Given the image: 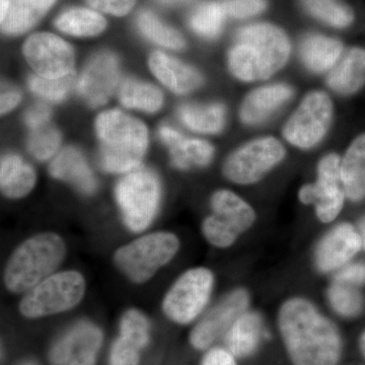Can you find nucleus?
Segmentation results:
<instances>
[{
    "label": "nucleus",
    "instance_id": "e433bc0d",
    "mask_svg": "<svg viewBox=\"0 0 365 365\" xmlns=\"http://www.w3.org/2000/svg\"><path fill=\"white\" fill-rule=\"evenodd\" d=\"M61 141L60 133L51 125L46 124L31 130L28 150L36 160H46L58 150Z\"/></svg>",
    "mask_w": 365,
    "mask_h": 365
},
{
    "label": "nucleus",
    "instance_id": "f3484780",
    "mask_svg": "<svg viewBox=\"0 0 365 365\" xmlns=\"http://www.w3.org/2000/svg\"><path fill=\"white\" fill-rule=\"evenodd\" d=\"M119 79L118 60L111 53H101L91 60L78 83L81 97L91 107L104 105L114 93Z\"/></svg>",
    "mask_w": 365,
    "mask_h": 365
},
{
    "label": "nucleus",
    "instance_id": "7ed1b4c3",
    "mask_svg": "<svg viewBox=\"0 0 365 365\" xmlns=\"http://www.w3.org/2000/svg\"><path fill=\"white\" fill-rule=\"evenodd\" d=\"M100 140L98 162L105 172L126 174L138 169L148 146L145 125L118 110L102 113L96 121Z\"/></svg>",
    "mask_w": 365,
    "mask_h": 365
},
{
    "label": "nucleus",
    "instance_id": "1a4fd4ad",
    "mask_svg": "<svg viewBox=\"0 0 365 365\" xmlns=\"http://www.w3.org/2000/svg\"><path fill=\"white\" fill-rule=\"evenodd\" d=\"M116 200L124 225L132 232H143L157 216L160 184L157 175L148 169L127 173L118 182Z\"/></svg>",
    "mask_w": 365,
    "mask_h": 365
},
{
    "label": "nucleus",
    "instance_id": "a211bd4d",
    "mask_svg": "<svg viewBox=\"0 0 365 365\" xmlns=\"http://www.w3.org/2000/svg\"><path fill=\"white\" fill-rule=\"evenodd\" d=\"M160 137L169 148L172 165L178 170L204 168L212 160L215 148L207 141L186 138L168 126L160 129Z\"/></svg>",
    "mask_w": 365,
    "mask_h": 365
},
{
    "label": "nucleus",
    "instance_id": "b1692460",
    "mask_svg": "<svg viewBox=\"0 0 365 365\" xmlns=\"http://www.w3.org/2000/svg\"><path fill=\"white\" fill-rule=\"evenodd\" d=\"M343 50L340 41L319 34H309L300 43L299 54L307 69L322 73L337 64Z\"/></svg>",
    "mask_w": 365,
    "mask_h": 365
},
{
    "label": "nucleus",
    "instance_id": "9d476101",
    "mask_svg": "<svg viewBox=\"0 0 365 365\" xmlns=\"http://www.w3.org/2000/svg\"><path fill=\"white\" fill-rule=\"evenodd\" d=\"M287 150L278 139L263 137L237 148L223 165L228 181L237 185H253L261 181L284 160Z\"/></svg>",
    "mask_w": 365,
    "mask_h": 365
},
{
    "label": "nucleus",
    "instance_id": "2eb2a0df",
    "mask_svg": "<svg viewBox=\"0 0 365 365\" xmlns=\"http://www.w3.org/2000/svg\"><path fill=\"white\" fill-rule=\"evenodd\" d=\"M24 54L34 71L43 78H62L73 69L74 53L71 45L52 34H36L29 38Z\"/></svg>",
    "mask_w": 365,
    "mask_h": 365
},
{
    "label": "nucleus",
    "instance_id": "bb28decb",
    "mask_svg": "<svg viewBox=\"0 0 365 365\" xmlns=\"http://www.w3.org/2000/svg\"><path fill=\"white\" fill-rule=\"evenodd\" d=\"M56 0H11L2 31L9 35H20L39 21Z\"/></svg>",
    "mask_w": 365,
    "mask_h": 365
},
{
    "label": "nucleus",
    "instance_id": "39448f33",
    "mask_svg": "<svg viewBox=\"0 0 365 365\" xmlns=\"http://www.w3.org/2000/svg\"><path fill=\"white\" fill-rule=\"evenodd\" d=\"M181 249L176 234L168 230L150 232L118 248L113 262L127 279L135 284L148 282L173 261Z\"/></svg>",
    "mask_w": 365,
    "mask_h": 365
},
{
    "label": "nucleus",
    "instance_id": "8fccbe9b",
    "mask_svg": "<svg viewBox=\"0 0 365 365\" xmlns=\"http://www.w3.org/2000/svg\"><path fill=\"white\" fill-rule=\"evenodd\" d=\"M25 365H33V364H25Z\"/></svg>",
    "mask_w": 365,
    "mask_h": 365
},
{
    "label": "nucleus",
    "instance_id": "20e7f679",
    "mask_svg": "<svg viewBox=\"0 0 365 365\" xmlns=\"http://www.w3.org/2000/svg\"><path fill=\"white\" fill-rule=\"evenodd\" d=\"M66 254V242L56 232H43L28 237L7 259L4 287L11 294H25L58 271Z\"/></svg>",
    "mask_w": 365,
    "mask_h": 365
},
{
    "label": "nucleus",
    "instance_id": "f03ea898",
    "mask_svg": "<svg viewBox=\"0 0 365 365\" xmlns=\"http://www.w3.org/2000/svg\"><path fill=\"white\" fill-rule=\"evenodd\" d=\"M292 46L287 34L271 24L244 26L235 36L228 53V67L232 76L246 83L271 78L284 67Z\"/></svg>",
    "mask_w": 365,
    "mask_h": 365
},
{
    "label": "nucleus",
    "instance_id": "423d86ee",
    "mask_svg": "<svg viewBox=\"0 0 365 365\" xmlns=\"http://www.w3.org/2000/svg\"><path fill=\"white\" fill-rule=\"evenodd\" d=\"M85 276L76 270L56 271L23 294L19 311L36 319L71 311L85 297Z\"/></svg>",
    "mask_w": 365,
    "mask_h": 365
},
{
    "label": "nucleus",
    "instance_id": "de8ad7c7",
    "mask_svg": "<svg viewBox=\"0 0 365 365\" xmlns=\"http://www.w3.org/2000/svg\"><path fill=\"white\" fill-rule=\"evenodd\" d=\"M160 1L165 4L174 6V4H185V2H188L190 0H160Z\"/></svg>",
    "mask_w": 365,
    "mask_h": 365
},
{
    "label": "nucleus",
    "instance_id": "f8f14e48",
    "mask_svg": "<svg viewBox=\"0 0 365 365\" xmlns=\"http://www.w3.org/2000/svg\"><path fill=\"white\" fill-rule=\"evenodd\" d=\"M333 118L331 98L323 91L309 93L283 128L285 139L300 150H309L321 143Z\"/></svg>",
    "mask_w": 365,
    "mask_h": 365
},
{
    "label": "nucleus",
    "instance_id": "f704fd0d",
    "mask_svg": "<svg viewBox=\"0 0 365 365\" xmlns=\"http://www.w3.org/2000/svg\"><path fill=\"white\" fill-rule=\"evenodd\" d=\"M120 336L143 349L150 343V322L138 309H129L120 319Z\"/></svg>",
    "mask_w": 365,
    "mask_h": 365
},
{
    "label": "nucleus",
    "instance_id": "0eeeda50",
    "mask_svg": "<svg viewBox=\"0 0 365 365\" xmlns=\"http://www.w3.org/2000/svg\"><path fill=\"white\" fill-rule=\"evenodd\" d=\"M212 213L204 218L201 232L205 241L216 249L232 248L241 235L257 222L251 204L230 190H218L210 200Z\"/></svg>",
    "mask_w": 365,
    "mask_h": 365
},
{
    "label": "nucleus",
    "instance_id": "09e8293b",
    "mask_svg": "<svg viewBox=\"0 0 365 365\" xmlns=\"http://www.w3.org/2000/svg\"><path fill=\"white\" fill-rule=\"evenodd\" d=\"M359 347L360 351H361L362 355H364V357L365 359V332L362 334L361 338H360Z\"/></svg>",
    "mask_w": 365,
    "mask_h": 365
},
{
    "label": "nucleus",
    "instance_id": "a878e982",
    "mask_svg": "<svg viewBox=\"0 0 365 365\" xmlns=\"http://www.w3.org/2000/svg\"><path fill=\"white\" fill-rule=\"evenodd\" d=\"M37 176L32 165L16 155L2 158L0 167V186L4 196L11 199L23 198L35 187Z\"/></svg>",
    "mask_w": 365,
    "mask_h": 365
},
{
    "label": "nucleus",
    "instance_id": "4c0bfd02",
    "mask_svg": "<svg viewBox=\"0 0 365 365\" xmlns=\"http://www.w3.org/2000/svg\"><path fill=\"white\" fill-rule=\"evenodd\" d=\"M225 14L232 18L249 19L258 16L266 11L268 6L267 0H222V2Z\"/></svg>",
    "mask_w": 365,
    "mask_h": 365
},
{
    "label": "nucleus",
    "instance_id": "72a5a7b5",
    "mask_svg": "<svg viewBox=\"0 0 365 365\" xmlns=\"http://www.w3.org/2000/svg\"><path fill=\"white\" fill-rule=\"evenodd\" d=\"M137 25L145 37L163 47L173 50L185 47V41L180 33L165 26L151 11H141L137 18Z\"/></svg>",
    "mask_w": 365,
    "mask_h": 365
},
{
    "label": "nucleus",
    "instance_id": "aec40b11",
    "mask_svg": "<svg viewBox=\"0 0 365 365\" xmlns=\"http://www.w3.org/2000/svg\"><path fill=\"white\" fill-rule=\"evenodd\" d=\"M265 336L264 319L259 312L249 309L232 324L225 335L227 349L237 359L253 354Z\"/></svg>",
    "mask_w": 365,
    "mask_h": 365
},
{
    "label": "nucleus",
    "instance_id": "dca6fc26",
    "mask_svg": "<svg viewBox=\"0 0 365 365\" xmlns=\"http://www.w3.org/2000/svg\"><path fill=\"white\" fill-rule=\"evenodd\" d=\"M102 343L100 328L88 322H81L55 343L50 360L54 365H95Z\"/></svg>",
    "mask_w": 365,
    "mask_h": 365
},
{
    "label": "nucleus",
    "instance_id": "c85d7f7f",
    "mask_svg": "<svg viewBox=\"0 0 365 365\" xmlns=\"http://www.w3.org/2000/svg\"><path fill=\"white\" fill-rule=\"evenodd\" d=\"M55 26L61 32L78 37H88L102 33L107 21L96 11L86 9H72L60 14Z\"/></svg>",
    "mask_w": 365,
    "mask_h": 365
},
{
    "label": "nucleus",
    "instance_id": "412c9836",
    "mask_svg": "<svg viewBox=\"0 0 365 365\" xmlns=\"http://www.w3.org/2000/svg\"><path fill=\"white\" fill-rule=\"evenodd\" d=\"M50 175L57 180L71 182L81 193L91 195L97 189V180L81 151L64 148L49 167Z\"/></svg>",
    "mask_w": 365,
    "mask_h": 365
},
{
    "label": "nucleus",
    "instance_id": "58836bf2",
    "mask_svg": "<svg viewBox=\"0 0 365 365\" xmlns=\"http://www.w3.org/2000/svg\"><path fill=\"white\" fill-rule=\"evenodd\" d=\"M140 348L119 336L112 346L110 365H138Z\"/></svg>",
    "mask_w": 365,
    "mask_h": 365
},
{
    "label": "nucleus",
    "instance_id": "393cba45",
    "mask_svg": "<svg viewBox=\"0 0 365 365\" xmlns=\"http://www.w3.org/2000/svg\"><path fill=\"white\" fill-rule=\"evenodd\" d=\"M341 181L346 198L359 202L365 198V134L350 144L341 160Z\"/></svg>",
    "mask_w": 365,
    "mask_h": 365
},
{
    "label": "nucleus",
    "instance_id": "a18cd8bd",
    "mask_svg": "<svg viewBox=\"0 0 365 365\" xmlns=\"http://www.w3.org/2000/svg\"><path fill=\"white\" fill-rule=\"evenodd\" d=\"M11 0H0V11H1V21L6 18L7 11H9Z\"/></svg>",
    "mask_w": 365,
    "mask_h": 365
},
{
    "label": "nucleus",
    "instance_id": "6ab92c4d",
    "mask_svg": "<svg viewBox=\"0 0 365 365\" xmlns=\"http://www.w3.org/2000/svg\"><path fill=\"white\" fill-rule=\"evenodd\" d=\"M294 96V90L289 86L276 83L261 86L251 91L240 110L242 123L258 125L263 123L279 110Z\"/></svg>",
    "mask_w": 365,
    "mask_h": 365
},
{
    "label": "nucleus",
    "instance_id": "5701e85b",
    "mask_svg": "<svg viewBox=\"0 0 365 365\" xmlns=\"http://www.w3.org/2000/svg\"><path fill=\"white\" fill-rule=\"evenodd\" d=\"M327 85L340 95H352L365 85V50L352 48L333 67Z\"/></svg>",
    "mask_w": 365,
    "mask_h": 365
},
{
    "label": "nucleus",
    "instance_id": "49530a36",
    "mask_svg": "<svg viewBox=\"0 0 365 365\" xmlns=\"http://www.w3.org/2000/svg\"><path fill=\"white\" fill-rule=\"evenodd\" d=\"M359 234L361 235L362 245H364V249L365 250V216L364 220L360 222L359 225Z\"/></svg>",
    "mask_w": 365,
    "mask_h": 365
},
{
    "label": "nucleus",
    "instance_id": "7c9ffc66",
    "mask_svg": "<svg viewBox=\"0 0 365 365\" xmlns=\"http://www.w3.org/2000/svg\"><path fill=\"white\" fill-rule=\"evenodd\" d=\"M300 2L307 13L334 28H347L354 21L352 9L341 0H300Z\"/></svg>",
    "mask_w": 365,
    "mask_h": 365
},
{
    "label": "nucleus",
    "instance_id": "ddd939ff",
    "mask_svg": "<svg viewBox=\"0 0 365 365\" xmlns=\"http://www.w3.org/2000/svg\"><path fill=\"white\" fill-rule=\"evenodd\" d=\"M251 294L247 288L235 287L222 295L198 319L190 333L189 341L197 350H206L225 337L232 324L248 311Z\"/></svg>",
    "mask_w": 365,
    "mask_h": 365
},
{
    "label": "nucleus",
    "instance_id": "4be33fe9",
    "mask_svg": "<svg viewBox=\"0 0 365 365\" xmlns=\"http://www.w3.org/2000/svg\"><path fill=\"white\" fill-rule=\"evenodd\" d=\"M150 67L163 85L177 93L193 91L203 83L202 76L196 69L163 52L151 54Z\"/></svg>",
    "mask_w": 365,
    "mask_h": 365
},
{
    "label": "nucleus",
    "instance_id": "c756f323",
    "mask_svg": "<svg viewBox=\"0 0 365 365\" xmlns=\"http://www.w3.org/2000/svg\"><path fill=\"white\" fill-rule=\"evenodd\" d=\"M119 97L125 107L148 113L158 111L163 103L162 91L155 86L133 79L124 81L120 88Z\"/></svg>",
    "mask_w": 365,
    "mask_h": 365
},
{
    "label": "nucleus",
    "instance_id": "2f4dec72",
    "mask_svg": "<svg viewBox=\"0 0 365 365\" xmlns=\"http://www.w3.org/2000/svg\"><path fill=\"white\" fill-rule=\"evenodd\" d=\"M225 16L222 2H204L196 7L190 16V26L201 37L215 39L222 33Z\"/></svg>",
    "mask_w": 365,
    "mask_h": 365
},
{
    "label": "nucleus",
    "instance_id": "473e14b6",
    "mask_svg": "<svg viewBox=\"0 0 365 365\" xmlns=\"http://www.w3.org/2000/svg\"><path fill=\"white\" fill-rule=\"evenodd\" d=\"M329 306L343 318H354L364 309V297L359 287L333 280L327 289Z\"/></svg>",
    "mask_w": 365,
    "mask_h": 365
},
{
    "label": "nucleus",
    "instance_id": "79ce46f5",
    "mask_svg": "<svg viewBox=\"0 0 365 365\" xmlns=\"http://www.w3.org/2000/svg\"><path fill=\"white\" fill-rule=\"evenodd\" d=\"M50 116H51V111L47 106L35 105L26 113L25 121L31 130H33L49 124Z\"/></svg>",
    "mask_w": 365,
    "mask_h": 365
},
{
    "label": "nucleus",
    "instance_id": "9b49d317",
    "mask_svg": "<svg viewBox=\"0 0 365 365\" xmlns=\"http://www.w3.org/2000/svg\"><path fill=\"white\" fill-rule=\"evenodd\" d=\"M341 158L329 153L319 162L317 181L300 188L299 199L304 205H313L317 218L329 225L337 220L344 207L345 192L340 174Z\"/></svg>",
    "mask_w": 365,
    "mask_h": 365
},
{
    "label": "nucleus",
    "instance_id": "37998d69",
    "mask_svg": "<svg viewBox=\"0 0 365 365\" xmlns=\"http://www.w3.org/2000/svg\"><path fill=\"white\" fill-rule=\"evenodd\" d=\"M235 359L227 348H212L206 353L201 365H237Z\"/></svg>",
    "mask_w": 365,
    "mask_h": 365
},
{
    "label": "nucleus",
    "instance_id": "c9c22d12",
    "mask_svg": "<svg viewBox=\"0 0 365 365\" xmlns=\"http://www.w3.org/2000/svg\"><path fill=\"white\" fill-rule=\"evenodd\" d=\"M76 81L73 72L59 78H46L40 76H32L29 79L31 91L36 95L52 101L60 102L68 95Z\"/></svg>",
    "mask_w": 365,
    "mask_h": 365
},
{
    "label": "nucleus",
    "instance_id": "4468645a",
    "mask_svg": "<svg viewBox=\"0 0 365 365\" xmlns=\"http://www.w3.org/2000/svg\"><path fill=\"white\" fill-rule=\"evenodd\" d=\"M364 249L359 228L349 222L334 225L317 242L314 250V268L322 274H335L351 263Z\"/></svg>",
    "mask_w": 365,
    "mask_h": 365
},
{
    "label": "nucleus",
    "instance_id": "f257e3e1",
    "mask_svg": "<svg viewBox=\"0 0 365 365\" xmlns=\"http://www.w3.org/2000/svg\"><path fill=\"white\" fill-rule=\"evenodd\" d=\"M277 328L294 365H337L343 343L339 329L314 302L288 297L277 312Z\"/></svg>",
    "mask_w": 365,
    "mask_h": 365
},
{
    "label": "nucleus",
    "instance_id": "a19ab883",
    "mask_svg": "<svg viewBox=\"0 0 365 365\" xmlns=\"http://www.w3.org/2000/svg\"><path fill=\"white\" fill-rule=\"evenodd\" d=\"M136 0H88V4L98 11L113 16H125L131 11Z\"/></svg>",
    "mask_w": 365,
    "mask_h": 365
},
{
    "label": "nucleus",
    "instance_id": "6e6552de",
    "mask_svg": "<svg viewBox=\"0 0 365 365\" xmlns=\"http://www.w3.org/2000/svg\"><path fill=\"white\" fill-rule=\"evenodd\" d=\"M215 287V275L211 269L197 266L182 272L165 292L163 313L173 323L189 325L208 309Z\"/></svg>",
    "mask_w": 365,
    "mask_h": 365
},
{
    "label": "nucleus",
    "instance_id": "cd10ccee",
    "mask_svg": "<svg viewBox=\"0 0 365 365\" xmlns=\"http://www.w3.org/2000/svg\"><path fill=\"white\" fill-rule=\"evenodd\" d=\"M178 115L189 129L199 133H218L225 123V108L222 104L185 105L180 108Z\"/></svg>",
    "mask_w": 365,
    "mask_h": 365
},
{
    "label": "nucleus",
    "instance_id": "c03bdc74",
    "mask_svg": "<svg viewBox=\"0 0 365 365\" xmlns=\"http://www.w3.org/2000/svg\"><path fill=\"white\" fill-rule=\"evenodd\" d=\"M21 93L14 88H6L1 93V114H6L20 103Z\"/></svg>",
    "mask_w": 365,
    "mask_h": 365
},
{
    "label": "nucleus",
    "instance_id": "ea45409f",
    "mask_svg": "<svg viewBox=\"0 0 365 365\" xmlns=\"http://www.w3.org/2000/svg\"><path fill=\"white\" fill-rule=\"evenodd\" d=\"M333 280L359 287L365 283V264L349 263L334 274Z\"/></svg>",
    "mask_w": 365,
    "mask_h": 365
}]
</instances>
